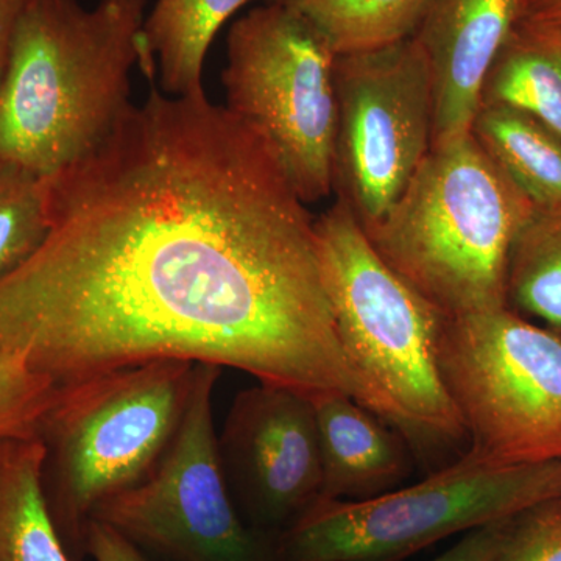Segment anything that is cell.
<instances>
[{
  "label": "cell",
  "instance_id": "cell-1",
  "mask_svg": "<svg viewBox=\"0 0 561 561\" xmlns=\"http://www.w3.org/2000/svg\"><path fill=\"white\" fill-rule=\"evenodd\" d=\"M44 183L46 238L0 279V350L58 386L181 359L378 411L339 334L308 205L225 106L150 79Z\"/></svg>",
  "mask_w": 561,
  "mask_h": 561
},
{
  "label": "cell",
  "instance_id": "cell-2",
  "mask_svg": "<svg viewBox=\"0 0 561 561\" xmlns=\"http://www.w3.org/2000/svg\"><path fill=\"white\" fill-rule=\"evenodd\" d=\"M146 0H32L0 81V164L38 179L94 150L133 105Z\"/></svg>",
  "mask_w": 561,
  "mask_h": 561
},
{
  "label": "cell",
  "instance_id": "cell-3",
  "mask_svg": "<svg viewBox=\"0 0 561 561\" xmlns=\"http://www.w3.org/2000/svg\"><path fill=\"white\" fill-rule=\"evenodd\" d=\"M535 209L468 133L432 147L386 216L360 227L391 271L459 317L508 308V257Z\"/></svg>",
  "mask_w": 561,
  "mask_h": 561
},
{
  "label": "cell",
  "instance_id": "cell-4",
  "mask_svg": "<svg viewBox=\"0 0 561 561\" xmlns=\"http://www.w3.org/2000/svg\"><path fill=\"white\" fill-rule=\"evenodd\" d=\"M313 228L339 334L378 415L420 448L468 438L438 367L448 316L391 271L341 198Z\"/></svg>",
  "mask_w": 561,
  "mask_h": 561
},
{
  "label": "cell",
  "instance_id": "cell-5",
  "mask_svg": "<svg viewBox=\"0 0 561 561\" xmlns=\"http://www.w3.org/2000/svg\"><path fill=\"white\" fill-rule=\"evenodd\" d=\"M194 362L158 359L60 386L41 424L43 490L72 561L87 556L95 508L160 465L190 402Z\"/></svg>",
  "mask_w": 561,
  "mask_h": 561
},
{
  "label": "cell",
  "instance_id": "cell-6",
  "mask_svg": "<svg viewBox=\"0 0 561 561\" xmlns=\"http://www.w3.org/2000/svg\"><path fill=\"white\" fill-rule=\"evenodd\" d=\"M561 497V460L504 465L467 451L364 501L319 500L278 538L279 561H397Z\"/></svg>",
  "mask_w": 561,
  "mask_h": 561
},
{
  "label": "cell",
  "instance_id": "cell-7",
  "mask_svg": "<svg viewBox=\"0 0 561 561\" xmlns=\"http://www.w3.org/2000/svg\"><path fill=\"white\" fill-rule=\"evenodd\" d=\"M227 58L225 108L265 140L306 205L330 197L337 130V54L330 41L271 0L231 25Z\"/></svg>",
  "mask_w": 561,
  "mask_h": 561
},
{
  "label": "cell",
  "instance_id": "cell-8",
  "mask_svg": "<svg viewBox=\"0 0 561 561\" xmlns=\"http://www.w3.org/2000/svg\"><path fill=\"white\" fill-rule=\"evenodd\" d=\"M438 367L471 442L504 465L561 460V337L512 308L446 317Z\"/></svg>",
  "mask_w": 561,
  "mask_h": 561
},
{
  "label": "cell",
  "instance_id": "cell-9",
  "mask_svg": "<svg viewBox=\"0 0 561 561\" xmlns=\"http://www.w3.org/2000/svg\"><path fill=\"white\" fill-rule=\"evenodd\" d=\"M221 367L195 365L180 430L146 481L108 497L92 519L165 561H279L278 541L251 529L225 481L214 424Z\"/></svg>",
  "mask_w": 561,
  "mask_h": 561
},
{
  "label": "cell",
  "instance_id": "cell-10",
  "mask_svg": "<svg viewBox=\"0 0 561 561\" xmlns=\"http://www.w3.org/2000/svg\"><path fill=\"white\" fill-rule=\"evenodd\" d=\"M334 191L362 227L400 198L432 149L434 98L415 38L337 55Z\"/></svg>",
  "mask_w": 561,
  "mask_h": 561
},
{
  "label": "cell",
  "instance_id": "cell-11",
  "mask_svg": "<svg viewBox=\"0 0 561 561\" xmlns=\"http://www.w3.org/2000/svg\"><path fill=\"white\" fill-rule=\"evenodd\" d=\"M217 446L232 502L251 529L278 541L320 500L319 431L306 391L260 381L239 391Z\"/></svg>",
  "mask_w": 561,
  "mask_h": 561
},
{
  "label": "cell",
  "instance_id": "cell-12",
  "mask_svg": "<svg viewBox=\"0 0 561 561\" xmlns=\"http://www.w3.org/2000/svg\"><path fill=\"white\" fill-rule=\"evenodd\" d=\"M518 14V0H432L413 38L430 66L432 147L471 130L483 81Z\"/></svg>",
  "mask_w": 561,
  "mask_h": 561
},
{
  "label": "cell",
  "instance_id": "cell-13",
  "mask_svg": "<svg viewBox=\"0 0 561 561\" xmlns=\"http://www.w3.org/2000/svg\"><path fill=\"white\" fill-rule=\"evenodd\" d=\"M311 398L320 443V500L364 501L398 489L413 467L408 438L341 391H317Z\"/></svg>",
  "mask_w": 561,
  "mask_h": 561
},
{
  "label": "cell",
  "instance_id": "cell-14",
  "mask_svg": "<svg viewBox=\"0 0 561 561\" xmlns=\"http://www.w3.org/2000/svg\"><path fill=\"white\" fill-rule=\"evenodd\" d=\"M253 0H158L144 21L139 66L173 98L203 90V66L221 25Z\"/></svg>",
  "mask_w": 561,
  "mask_h": 561
},
{
  "label": "cell",
  "instance_id": "cell-15",
  "mask_svg": "<svg viewBox=\"0 0 561 561\" xmlns=\"http://www.w3.org/2000/svg\"><path fill=\"white\" fill-rule=\"evenodd\" d=\"M481 105L526 111L561 138V25L516 20L483 81Z\"/></svg>",
  "mask_w": 561,
  "mask_h": 561
},
{
  "label": "cell",
  "instance_id": "cell-16",
  "mask_svg": "<svg viewBox=\"0 0 561 561\" xmlns=\"http://www.w3.org/2000/svg\"><path fill=\"white\" fill-rule=\"evenodd\" d=\"M39 438L0 440V561H72L43 490Z\"/></svg>",
  "mask_w": 561,
  "mask_h": 561
},
{
  "label": "cell",
  "instance_id": "cell-17",
  "mask_svg": "<svg viewBox=\"0 0 561 561\" xmlns=\"http://www.w3.org/2000/svg\"><path fill=\"white\" fill-rule=\"evenodd\" d=\"M472 138L535 208L561 205V138L526 111L481 105Z\"/></svg>",
  "mask_w": 561,
  "mask_h": 561
},
{
  "label": "cell",
  "instance_id": "cell-18",
  "mask_svg": "<svg viewBox=\"0 0 561 561\" xmlns=\"http://www.w3.org/2000/svg\"><path fill=\"white\" fill-rule=\"evenodd\" d=\"M508 308L548 324L561 337V205L535 209L513 242Z\"/></svg>",
  "mask_w": 561,
  "mask_h": 561
},
{
  "label": "cell",
  "instance_id": "cell-19",
  "mask_svg": "<svg viewBox=\"0 0 561 561\" xmlns=\"http://www.w3.org/2000/svg\"><path fill=\"white\" fill-rule=\"evenodd\" d=\"M312 22L335 54L411 38L432 0H275Z\"/></svg>",
  "mask_w": 561,
  "mask_h": 561
},
{
  "label": "cell",
  "instance_id": "cell-20",
  "mask_svg": "<svg viewBox=\"0 0 561 561\" xmlns=\"http://www.w3.org/2000/svg\"><path fill=\"white\" fill-rule=\"evenodd\" d=\"M47 227L44 179L0 164V279L35 253Z\"/></svg>",
  "mask_w": 561,
  "mask_h": 561
},
{
  "label": "cell",
  "instance_id": "cell-21",
  "mask_svg": "<svg viewBox=\"0 0 561 561\" xmlns=\"http://www.w3.org/2000/svg\"><path fill=\"white\" fill-rule=\"evenodd\" d=\"M58 391L60 386L24 354L0 350V440L38 438Z\"/></svg>",
  "mask_w": 561,
  "mask_h": 561
},
{
  "label": "cell",
  "instance_id": "cell-22",
  "mask_svg": "<svg viewBox=\"0 0 561 561\" xmlns=\"http://www.w3.org/2000/svg\"><path fill=\"white\" fill-rule=\"evenodd\" d=\"M491 561H561V497L513 516Z\"/></svg>",
  "mask_w": 561,
  "mask_h": 561
},
{
  "label": "cell",
  "instance_id": "cell-23",
  "mask_svg": "<svg viewBox=\"0 0 561 561\" xmlns=\"http://www.w3.org/2000/svg\"><path fill=\"white\" fill-rule=\"evenodd\" d=\"M87 556L94 561H153L119 531L95 519L87 530Z\"/></svg>",
  "mask_w": 561,
  "mask_h": 561
},
{
  "label": "cell",
  "instance_id": "cell-24",
  "mask_svg": "<svg viewBox=\"0 0 561 561\" xmlns=\"http://www.w3.org/2000/svg\"><path fill=\"white\" fill-rule=\"evenodd\" d=\"M512 519V518H511ZM511 519L489 524L463 535L448 551L432 561H491L500 549Z\"/></svg>",
  "mask_w": 561,
  "mask_h": 561
},
{
  "label": "cell",
  "instance_id": "cell-25",
  "mask_svg": "<svg viewBox=\"0 0 561 561\" xmlns=\"http://www.w3.org/2000/svg\"><path fill=\"white\" fill-rule=\"evenodd\" d=\"M32 0H0V81L5 73L14 35Z\"/></svg>",
  "mask_w": 561,
  "mask_h": 561
},
{
  "label": "cell",
  "instance_id": "cell-26",
  "mask_svg": "<svg viewBox=\"0 0 561 561\" xmlns=\"http://www.w3.org/2000/svg\"><path fill=\"white\" fill-rule=\"evenodd\" d=\"M516 20L561 25V0H518Z\"/></svg>",
  "mask_w": 561,
  "mask_h": 561
}]
</instances>
